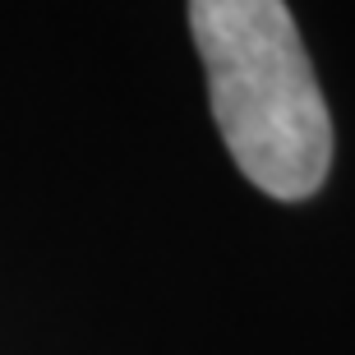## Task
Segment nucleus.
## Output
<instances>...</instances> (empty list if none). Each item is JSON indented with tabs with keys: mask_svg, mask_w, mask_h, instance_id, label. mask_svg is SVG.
Wrapping results in <instances>:
<instances>
[{
	"mask_svg": "<svg viewBox=\"0 0 355 355\" xmlns=\"http://www.w3.org/2000/svg\"><path fill=\"white\" fill-rule=\"evenodd\" d=\"M189 33L236 166L282 203L314 198L332 166V116L286 0H189Z\"/></svg>",
	"mask_w": 355,
	"mask_h": 355,
	"instance_id": "1",
	"label": "nucleus"
}]
</instances>
